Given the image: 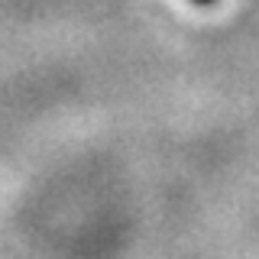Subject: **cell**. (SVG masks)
I'll list each match as a JSON object with an SVG mask.
<instances>
[{
    "instance_id": "6da1fadb",
    "label": "cell",
    "mask_w": 259,
    "mask_h": 259,
    "mask_svg": "<svg viewBox=\"0 0 259 259\" xmlns=\"http://www.w3.org/2000/svg\"><path fill=\"white\" fill-rule=\"evenodd\" d=\"M191 4H194V7H214L217 0H191Z\"/></svg>"
}]
</instances>
